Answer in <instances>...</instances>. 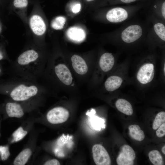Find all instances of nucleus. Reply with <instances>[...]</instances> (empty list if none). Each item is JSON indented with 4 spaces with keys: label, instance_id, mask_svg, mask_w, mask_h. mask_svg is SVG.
<instances>
[{
    "label": "nucleus",
    "instance_id": "obj_21",
    "mask_svg": "<svg viewBox=\"0 0 165 165\" xmlns=\"http://www.w3.org/2000/svg\"><path fill=\"white\" fill-rule=\"evenodd\" d=\"M66 18L63 16H58L51 22V26L54 29L58 30L62 29L66 22Z\"/></svg>",
    "mask_w": 165,
    "mask_h": 165
},
{
    "label": "nucleus",
    "instance_id": "obj_25",
    "mask_svg": "<svg viewBox=\"0 0 165 165\" xmlns=\"http://www.w3.org/2000/svg\"><path fill=\"white\" fill-rule=\"evenodd\" d=\"M154 29L156 34L163 41H165V27L161 23L155 24Z\"/></svg>",
    "mask_w": 165,
    "mask_h": 165
},
{
    "label": "nucleus",
    "instance_id": "obj_6",
    "mask_svg": "<svg viewBox=\"0 0 165 165\" xmlns=\"http://www.w3.org/2000/svg\"><path fill=\"white\" fill-rule=\"evenodd\" d=\"M93 157L97 165H109L111 163L110 156L105 148L100 144L94 145L92 149Z\"/></svg>",
    "mask_w": 165,
    "mask_h": 165
},
{
    "label": "nucleus",
    "instance_id": "obj_12",
    "mask_svg": "<svg viewBox=\"0 0 165 165\" xmlns=\"http://www.w3.org/2000/svg\"><path fill=\"white\" fill-rule=\"evenodd\" d=\"M30 24L33 32L37 35H42L46 31V28L45 23L39 16H33L30 19Z\"/></svg>",
    "mask_w": 165,
    "mask_h": 165
},
{
    "label": "nucleus",
    "instance_id": "obj_30",
    "mask_svg": "<svg viewBox=\"0 0 165 165\" xmlns=\"http://www.w3.org/2000/svg\"><path fill=\"white\" fill-rule=\"evenodd\" d=\"M160 71V79L164 82L165 81V62H163V64L161 65V68Z\"/></svg>",
    "mask_w": 165,
    "mask_h": 165
},
{
    "label": "nucleus",
    "instance_id": "obj_2",
    "mask_svg": "<svg viewBox=\"0 0 165 165\" xmlns=\"http://www.w3.org/2000/svg\"><path fill=\"white\" fill-rule=\"evenodd\" d=\"M43 66L38 52L32 49L21 53L12 68L19 77L36 81L41 74Z\"/></svg>",
    "mask_w": 165,
    "mask_h": 165
},
{
    "label": "nucleus",
    "instance_id": "obj_38",
    "mask_svg": "<svg viewBox=\"0 0 165 165\" xmlns=\"http://www.w3.org/2000/svg\"><path fill=\"white\" fill-rule=\"evenodd\" d=\"M86 0L87 1H93L94 0Z\"/></svg>",
    "mask_w": 165,
    "mask_h": 165
},
{
    "label": "nucleus",
    "instance_id": "obj_19",
    "mask_svg": "<svg viewBox=\"0 0 165 165\" xmlns=\"http://www.w3.org/2000/svg\"><path fill=\"white\" fill-rule=\"evenodd\" d=\"M128 129L129 134L133 139L139 141L144 139L145 138L144 133L138 125H131L129 126Z\"/></svg>",
    "mask_w": 165,
    "mask_h": 165
},
{
    "label": "nucleus",
    "instance_id": "obj_26",
    "mask_svg": "<svg viewBox=\"0 0 165 165\" xmlns=\"http://www.w3.org/2000/svg\"><path fill=\"white\" fill-rule=\"evenodd\" d=\"M9 146L0 145V159L2 161L7 160L10 155Z\"/></svg>",
    "mask_w": 165,
    "mask_h": 165
},
{
    "label": "nucleus",
    "instance_id": "obj_23",
    "mask_svg": "<svg viewBox=\"0 0 165 165\" xmlns=\"http://www.w3.org/2000/svg\"><path fill=\"white\" fill-rule=\"evenodd\" d=\"M121 152L125 157L130 160L133 161L135 158L134 151L128 145H125L123 146Z\"/></svg>",
    "mask_w": 165,
    "mask_h": 165
},
{
    "label": "nucleus",
    "instance_id": "obj_24",
    "mask_svg": "<svg viewBox=\"0 0 165 165\" xmlns=\"http://www.w3.org/2000/svg\"><path fill=\"white\" fill-rule=\"evenodd\" d=\"M28 132L20 127L13 134V139L12 142H17L22 139L27 134Z\"/></svg>",
    "mask_w": 165,
    "mask_h": 165
},
{
    "label": "nucleus",
    "instance_id": "obj_3",
    "mask_svg": "<svg viewBox=\"0 0 165 165\" xmlns=\"http://www.w3.org/2000/svg\"><path fill=\"white\" fill-rule=\"evenodd\" d=\"M157 72V65L155 62L147 61L137 65L130 82H134L139 88L144 89L154 82Z\"/></svg>",
    "mask_w": 165,
    "mask_h": 165
},
{
    "label": "nucleus",
    "instance_id": "obj_16",
    "mask_svg": "<svg viewBox=\"0 0 165 165\" xmlns=\"http://www.w3.org/2000/svg\"><path fill=\"white\" fill-rule=\"evenodd\" d=\"M115 105L119 111L125 114L131 116L133 113L132 105L127 100L122 98H119L116 101Z\"/></svg>",
    "mask_w": 165,
    "mask_h": 165
},
{
    "label": "nucleus",
    "instance_id": "obj_35",
    "mask_svg": "<svg viewBox=\"0 0 165 165\" xmlns=\"http://www.w3.org/2000/svg\"><path fill=\"white\" fill-rule=\"evenodd\" d=\"M121 2L125 3H129L134 2L137 0H120Z\"/></svg>",
    "mask_w": 165,
    "mask_h": 165
},
{
    "label": "nucleus",
    "instance_id": "obj_40",
    "mask_svg": "<svg viewBox=\"0 0 165 165\" xmlns=\"http://www.w3.org/2000/svg\"></svg>",
    "mask_w": 165,
    "mask_h": 165
},
{
    "label": "nucleus",
    "instance_id": "obj_27",
    "mask_svg": "<svg viewBox=\"0 0 165 165\" xmlns=\"http://www.w3.org/2000/svg\"><path fill=\"white\" fill-rule=\"evenodd\" d=\"M116 162L118 165H132L134 162L125 157L121 152L116 159Z\"/></svg>",
    "mask_w": 165,
    "mask_h": 165
},
{
    "label": "nucleus",
    "instance_id": "obj_39",
    "mask_svg": "<svg viewBox=\"0 0 165 165\" xmlns=\"http://www.w3.org/2000/svg\"><path fill=\"white\" fill-rule=\"evenodd\" d=\"M1 109H1V107H0V111H1Z\"/></svg>",
    "mask_w": 165,
    "mask_h": 165
},
{
    "label": "nucleus",
    "instance_id": "obj_13",
    "mask_svg": "<svg viewBox=\"0 0 165 165\" xmlns=\"http://www.w3.org/2000/svg\"><path fill=\"white\" fill-rule=\"evenodd\" d=\"M72 67L75 72L80 75L86 74L88 71L87 64L84 59L77 55H74L71 59Z\"/></svg>",
    "mask_w": 165,
    "mask_h": 165
},
{
    "label": "nucleus",
    "instance_id": "obj_22",
    "mask_svg": "<svg viewBox=\"0 0 165 165\" xmlns=\"http://www.w3.org/2000/svg\"><path fill=\"white\" fill-rule=\"evenodd\" d=\"M165 122V112L162 111L159 112L156 115L154 120L152 128L156 130Z\"/></svg>",
    "mask_w": 165,
    "mask_h": 165
},
{
    "label": "nucleus",
    "instance_id": "obj_28",
    "mask_svg": "<svg viewBox=\"0 0 165 165\" xmlns=\"http://www.w3.org/2000/svg\"><path fill=\"white\" fill-rule=\"evenodd\" d=\"M28 0H14L13 5L16 8H23L28 5Z\"/></svg>",
    "mask_w": 165,
    "mask_h": 165
},
{
    "label": "nucleus",
    "instance_id": "obj_1",
    "mask_svg": "<svg viewBox=\"0 0 165 165\" xmlns=\"http://www.w3.org/2000/svg\"><path fill=\"white\" fill-rule=\"evenodd\" d=\"M42 90L36 81L20 77L0 82V94L8 95L18 102L38 96Z\"/></svg>",
    "mask_w": 165,
    "mask_h": 165
},
{
    "label": "nucleus",
    "instance_id": "obj_4",
    "mask_svg": "<svg viewBox=\"0 0 165 165\" xmlns=\"http://www.w3.org/2000/svg\"><path fill=\"white\" fill-rule=\"evenodd\" d=\"M129 63L125 62L117 65L112 73L106 79L104 87L106 90L112 92L117 90L127 82H130L129 75Z\"/></svg>",
    "mask_w": 165,
    "mask_h": 165
},
{
    "label": "nucleus",
    "instance_id": "obj_17",
    "mask_svg": "<svg viewBox=\"0 0 165 165\" xmlns=\"http://www.w3.org/2000/svg\"><path fill=\"white\" fill-rule=\"evenodd\" d=\"M95 111L91 110L90 112L88 113L90 117V121L91 126L96 130L100 131L101 129H105V119L95 115Z\"/></svg>",
    "mask_w": 165,
    "mask_h": 165
},
{
    "label": "nucleus",
    "instance_id": "obj_5",
    "mask_svg": "<svg viewBox=\"0 0 165 165\" xmlns=\"http://www.w3.org/2000/svg\"><path fill=\"white\" fill-rule=\"evenodd\" d=\"M69 115V112L67 109L62 107H57L48 112L46 115V118L50 123L58 124L66 121Z\"/></svg>",
    "mask_w": 165,
    "mask_h": 165
},
{
    "label": "nucleus",
    "instance_id": "obj_7",
    "mask_svg": "<svg viewBox=\"0 0 165 165\" xmlns=\"http://www.w3.org/2000/svg\"><path fill=\"white\" fill-rule=\"evenodd\" d=\"M142 34V30L140 26L132 25L128 26L122 32L121 38L126 43H132L138 39Z\"/></svg>",
    "mask_w": 165,
    "mask_h": 165
},
{
    "label": "nucleus",
    "instance_id": "obj_14",
    "mask_svg": "<svg viewBox=\"0 0 165 165\" xmlns=\"http://www.w3.org/2000/svg\"><path fill=\"white\" fill-rule=\"evenodd\" d=\"M72 138V137L68 135L66 136L63 134L58 140L57 145L59 148H61L60 151L57 155L58 156L60 157H64L67 151L72 147L73 143Z\"/></svg>",
    "mask_w": 165,
    "mask_h": 165
},
{
    "label": "nucleus",
    "instance_id": "obj_18",
    "mask_svg": "<svg viewBox=\"0 0 165 165\" xmlns=\"http://www.w3.org/2000/svg\"><path fill=\"white\" fill-rule=\"evenodd\" d=\"M31 154L32 152L30 149H25L20 152L16 157L13 162L14 165H25L28 161Z\"/></svg>",
    "mask_w": 165,
    "mask_h": 165
},
{
    "label": "nucleus",
    "instance_id": "obj_20",
    "mask_svg": "<svg viewBox=\"0 0 165 165\" xmlns=\"http://www.w3.org/2000/svg\"><path fill=\"white\" fill-rule=\"evenodd\" d=\"M148 155L150 161L153 165L163 164L162 157L158 151L156 150H152L149 152Z\"/></svg>",
    "mask_w": 165,
    "mask_h": 165
},
{
    "label": "nucleus",
    "instance_id": "obj_10",
    "mask_svg": "<svg viewBox=\"0 0 165 165\" xmlns=\"http://www.w3.org/2000/svg\"><path fill=\"white\" fill-rule=\"evenodd\" d=\"M13 101L6 102L3 105V110L9 117L21 118L24 114L23 108L18 102Z\"/></svg>",
    "mask_w": 165,
    "mask_h": 165
},
{
    "label": "nucleus",
    "instance_id": "obj_34",
    "mask_svg": "<svg viewBox=\"0 0 165 165\" xmlns=\"http://www.w3.org/2000/svg\"><path fill=\"white\" fill-rule=\"evenodd\" d=\"M5 58L4 53L0 49V61L2 60Z\"/></svg>",
    "mask_w": 165,
    "mask_h": 165
},
{
    "label": "nucleus",
    "instance_id": "obj_8",
    "mask_svg": "<svg viewBox=\"0 0 165 165\" xmlns=\"http://www.w3.org/2000/svg\"><path fill=\"white\" fill-rule=\"evenodd\" d=\"M115 58L111 53H105L101 56L98 63L99 71L105 74L112 71L116 66Z\"/></svg>",
    "mask_w": 165,
    "mask_h": 165
},
{
    "label": "nucleus",
    "instance_id": "obj_31",
    "mask_svg": "<svg viewBox=\"0 0 165 165\" xmlns=\"http://www.w3.org/2000/svg\"><path fill=\"white\" fill-rule=\"evenodd\" d=\"M81 8V4L79 3H77L73 6L72 8V10L73 13H77L80 11Z\"/></svg>",
    "mask_w": 165,
    "mask_h": 165
},
{
    "label": "nucleus",
    "instance_id": "obj_32",
    "mask_svg": "<svg viewBox=\"0 0 165 165\" xmlns=\"http://www.w3.org/2000/svg\"><path fill=\"white\" fill-rule=\"evenodd\" d=\"M60 163L59 161L56 159L49 160L46 162L45 165H59Z\"/></svg>",
    "mask_w": 165,
    "mask_h": 165
},
{
    "label": "nucleus",
    "instance_id": "obj_15",
    "mask_svg": "<svg viewBox=\"0 0 165 165\" xmlns=\"http://www.w3.org/2000/svg\"><path fill=\"white\" fill-rule=\"evenodd\" d=\"M66 35L70 39L73 41L80 42L86 38V33L82 28L77 27L70 28L66 32Z\"/></svg>",
    "mask_w": 165,
    "mask_h": 165
},
{
    "label": "nucleus",
    "instance_id": "obj_37",
    "mask_svg": "<svg viewBox=\"0 0 165 165\" xmlns=\"http://www.w3.org/2000/svg\"><path fill=\"white\" fill-rule=\"evenodd\" d=\"M162 152L165 154V146L164 145L162 148Z\"/></svg>",
    "mask_w": 165,
    "mask_h": 165
},
{
    "label": "nucleus",
    "instance_id": "obj_11",
    "mask_svg": "<svg viewBox=\"0 0 165 165\" xmlns=\"http://www.w3.org/2000/svg\"><path fill=\"white\" fill-rule=\"evenodd\" d=\"M106 18L110 22L119 23L122 22L128 17V13L124 9L117 7L109 10L107 13Z\"/></svg>",
    "mask_w": 165,
    "mask_h": 165
},
{
    "label": "nucleus",
    "instance_id": "obj_33",
    "mask_svg": "<svg viewBox=\"0 0 165 165\" xmlns=\"http://www.w3.org/2000/svg\"><path fill=\"white\" fill-rule=\"evenodd\" d=\"M161 12L162 15L164 18H165V2H164L162 6Z\"/></svg>",
    "mask_w": 165,
    "mask_h": 165
},
{
    "label": "nucleus",
    "instance_id": "obj_9",
    "mask_svg": "<svg viewBox=\"0 0 165 165\" xmlns=\"http://www.w3.org/2000/svg\"><path fill=\"white\" fill-rule=\"evenodd\" d=\"M54 70L56 76L62 83L67 85L72 84L73 79L72 75L65 64H58L55 66Z\"/></svg>",
    "mask_w": 165,
    "mask_h": 165
},
{
    "label": "nucleus",
    "instance_id": "obj_29",
    "mask_svg": "<svg viewBox=\"0 0 165 165\" xmlns=\"http://www.w3.org/2000/svg\"><path fill=\"white\" fill-rule=\"evenodd\" d=\"M157 136L159 138L164 136L165 135V123L161 125L156 131Z\"/></svg>",
    "mask_w": 165,
    "mask_h": 165
},
{
    "label": "nucleus",
    "instance_id": "obj_36",
    "mask_svg": "<svg viewBox=\"0 0 165 165\" xmlns=\"http://www.w3.org/2000/svg\"><path fill=\"white\" fill-rule=\"evenodd\" d=\"M3 68L2 65L0 64V76L2 75L3 73Z\"/></svg>",
    "mask_w": 165,
    "mask_h": 165
}]
</instances>
